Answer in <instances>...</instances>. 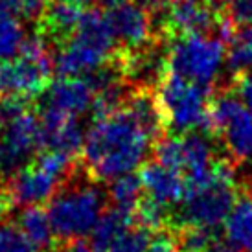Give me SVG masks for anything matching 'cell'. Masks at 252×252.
Listing matches in <instances>:
<instances>
[{
	"instance_id": "2e32d148",
	"label": "cell",
	"mask_w": 252,
	"mask_h": 252,
	"mask_svg": "<svg viewBox=\"0 0 252 252\" xmlns=\"http://www.w3.org/2000/svg\"><path fill=\"white\" fill-rule=\"evenodd\" d=\"M39 120H41L44 151H56L68 158L79 153V149L85 144V136H87L79 124V118L41 111Z\"/></svg>"
},
{
	"instance_id": "30bf717a",
	"label": "cell",
	"mask_w": 252,
	"mask_h": 252,
	"mask_svg": "<svg viewBox=\"0 0 252 252\" xmlns=\"http://www.w3.org/2000/svg\"><path fill=\"white\" fill-rule=\"evenodd\" d=\"M210 131L238 162H252V109L234 91L221 92L212 99Z\"/></svg>"
},
{
	"instance_id": "ac0fdd59",
	"label": "cell",
	"mask_w": 252,
	"mask_h": 252,
	"mask_svg": "<svg viewBox=\"0 0 252 252\" xmlns=\"http://www.w3.org/2000/svg\"><path fill=\"white\" fill-rule=\"evenodd\" d=\"M224 236L241 252H252V193L238 197L224 221Z\"/></svg>"
},
{
	"instance_id": "484cf974",
	"label": "cell",
	"mask_w": 252,
	"mask_h": 252,
	"mask_svg": "<svg viewBox=\"0 0 252 252\" xmlns=\"http://www.w3.org/2000/svg\"><path fill=\"white\" fill-rule=\"evenodd\" d=\"M24 103L26 101H21V99H0V134L11 120H15L19 114L26 111Z\"/></svg>"
},
{
	"instance_id": "52a82bcc",
	"label": "cell",
	"mask_w": 252,
	"mask_h": 252,
	"mask_svg": "<svg viewBox=\"0 0 252 252\" xmlns=\"http://www.w3.org/2000/svg\"><path fill=\"white\" fill-rule=\"evenodd\" d=\"M155 98L164 127L171 134L210 131V89L164 74L158 81Z\"/></svg>"
},
{
	"instance_id": "3957f363",
	"label": "cell",
	"mask_w": 252,
	"mask_h": 252,
	"mask_svg": "<svg viewBox=\"0 0 252 252\" xmlns=\"http://www.w3.org/2000/svg\"><path fill=\"white\" fill-rule=\"evenodd\" d=\"M116 39L105 13L99 9L83 11L76 32L59 44L52 59L54 70L63 77L89 76L96 68L116 59Z\"/></svg>"
},
{
	"instance_id": "8fae6325",
	"label": "cell",
	"mask_w": 252,
	"mask_h": 252,
	"mask_svg": "<svg viewBox=\"0 0 252 252\" xmlns=\"http://www.w3.org/2000/svg\"><path fill=\"white\" fill-rule=\"evenodd\" d=\"M105 19L124 56L138 54L151 46L155 19L138 0H103Z\"/></svg>"
},
{
	"instance_id": "d6986e66",
	"label": "cell",
	"mask_w": 252,
	"mask_h": 252,
	"mask_svg": "<svg viewBox=\"0 0 252 252\" xmlns=\"http://www.w3.org/2000/svg\"><path fill=\"white\" fill-rule=\"evenodd\" d=\"M136 223L138 221H134L133 214L116 208L107 210L91 234V243H89L91 252H109V249L118 241L120 236H124Z\"/></svg>"
},
{
	"instance_id": "7a4b0ae2",
	"label": "cell",
	"mask_w": 252,
	"mask_h": 252,
	"mask_svg": "<svg viewBox=\"0 0 252 252\" xmlns=\"http://www.w3.org/2000/svg\"><path fill=\"white\" fill-rule=\"evenodd\" d=\"M109 203L107 189L99 186V181L83 169H72L57 193L48 201V217L54 234L63 243L81 241L91 236L92 230L105 214Z\"/></svg>"
},
{
	"instance_id": "9c48e42d",
	"label": "cell",
	"mask_w": 252,
	"mask_h": 252,
	"mask_svg": "<svg viewBox=\"0 0 252 252\" xmlns=\"http://www.w3.org/2000/svg\"><path fill=\"white\" fill-rule=\"evenodd\" d=\"M72 169L74 166L68 157L56 151H42L7 181V189L15 204L41 206L56 195Z\"/></svg>"
},
{
	"instance_id": "4316f807",
	"label": "cell",
	"mask_w": 252,
	"mask_h": 252,
	"mask_svg": "<svg viewBox=\"0 0 252 252\" xmlns=\"http://www.w3.org/2000/svg\"><path fill=\"white\" fill-rule=\"evenodd\" d=\"M232 87H234L232 91L236 92V96H238L249 109H252V72L234 76Z\"/></svg>"
},
{
	"instance_id": "277c9868",
	"label": "cell",
	"mask_w": 252,
	"mask_h": 252,
	"mask_svg": "<svg viewBox=\"0 0 252 252\" xmlns=\"http://www.w3.org/2000/svg\"><path fill=\"white\" fill-rule=\"evenodd\" d=\"M238 197L234 166L230 160H224L219 171L206 184L189 189L186 193L184 203L173 216L169 230L177 232L191 226V228L216 232L217 226L226 221Z\"/></svg>"
},
{
	"instance_id": "cb8c5ba5",
	"label": "cell",
	"mask_w": 252,
	"mask_h": 252,
	"mask_svg": "<svg viewBox=\"0 0 252 252\" xmlns=\"http://www.w3.org/2000/svg\"><path fill=\"white\" fill-rule=\"evenodd\" d=\"M151 239H153L151 230L144 224L136 223L124 236H120L118 241L109 249V252H147Z\"/></svg>"
},
{
	"instance_id": "1f68e13d",
	"label": "cell",
	"mask_w": 252,
	"mask_h": 252,
	"mask_svg": "<svg viewBox=\"0 0 252 252\" xmlns=\"http://www.w3.org/2000/svg\"><path fill=\"white\" fill-rule=\"evenodd\" d=\"M64 2H72V4H77V6H83V4H91L94 0H64Z\"/></svg>"
},
{
	"instance_id": "44dd1931",
	"label": "cell",
	"mask_w": 252,
	"mask_h": 252,
	"mask_svg": "<svg viewBox=\"0 0 252 252\" xmlns=\"http://www.w3.org/2000/svg\"><path fill=\"white\" fill-rule=\"evenodd\" d=\"M107 195H109V203L112 204V208L134 216L144 199L140 175L129 173V175L111 181V186L107 188Z\"/></svg>"
},
{
	"instance_id": "f1b7e54d",
	"label": "cell",
	"mask_w": 252,
	"mask_h": 252,
	"mask_svg": "<svg viewBox=\"0 0 252 252\" xmlns=\"http://www.w3.org/2000/svg\"><path fill=\"white\" fill-rule=\"evenodd\" d=\"M13 206H15V201H13V197H11V193H9L7 186H2V184H0V223L6 219L7 214L11 212Z\"/></svg>"
},
{
	"instance_id": "5b68a950",
	"label": "cell",
	"mask_w": 252,
	"mask_h": 252,
	"mask_svg": "<svg viewBox=\"0 0 252 252\" xmlns=\"http://www.w3.org/2000/svg\"><path fill=\"white\" fill-rule=\"evenodd\" d=\"M226 61L223 37L212 33L177 35L164 54V74L212 89Z\"/></svg>"
},
{
	"instance_id": "83f0119b",
	"label": "cell",
	"mask_w": 252,
	"mask_h": 252,
	"mask_svg": "<svg viewBox=\"0 0 252 252\" xmlns=\"http://www.w3.org/2000/svg\"><path fill=\"white\" fill-rule=\"evenodd\" d=\"M230 13L232 19L241 26L252 24V0H232Z\"/></svg>"
},
{
	"instance_id": "8992f818",
	"label": "cell",
	"mask_w": 252,
	"mask_h": 252,
	"mask_svg": "<svg viewBox=\"0 0 252 252\" xmlns=\"http://www.w3.org/2000/svg\"><path fill=\"white\" fill-rule=\"evenodd\" d=\"M155 160L179 171L186 179L188 191L199 188L216 175L226 158L217 153L216 142L206 133L164 136L153 147Z\"/></svg>"
},
{
	"instance_id": "d4e9b609",
	"label": "cell",
	"mask_w": 252,
	"mask_h": 252,
	"mask_svg": "<svg viewBox=\"0 0 252 252\" xmlns=\"http://www.w3.org/2000/svg\"><path fill=\"white\" fill-rule=\"evenodd\" d=\"M0 252H37V249L15 221L13 223L2 221L0 223Z\"/></svg>"
},
{
	"instance_id": "4dcf8cb0",
	"label": "cell",
	"mask_w": 252,
	"mask_h": 252,
	"mask_svg": "<svg viewBox=\"0 0 252 252\" xmlns=\"http://www.w3.org/2000/svg\"><path fill=\"white\" fill-rule=\"evenodd\" d=\"M203 252H241L230 243H221V241H214L210 247H206Z\"/></svg>"
},
{
	"instance_id": "6da1fadb",
	"label": "cell",
	"mask_w": 252,
	"mask_h": 252,
	"mask_svg": "<svg viewBox=\"0 0 252 252\" xmlns=\"http://www.w3.org/2000/svg\"><path fill=\"white\" fill-rule=\"evenodd\" d=\"M155 138L126 107L96 120L85 136V169L96 181H114L146 164Z\"/></svg>"
},
{
	"instance_id": "4fadbf2b",
	"label": "cell",
	"mask_w": 252,
	"mask_h": 252,
	"mask_svg": "<svg viewBox=\"0 0 252 252\" xmlns=\"http://www.w3.org/2000/svg\"><path fill=\"white\" fill-rule=\"evenodd\" d=\"M160 9L164 26L175 37L189 33L232 35L208 0H166Z\"/></svg>"
},
{
	"instance_id": "603a6c76",
	"label": "cell",
	"mask_w": 252,
	"mask_h": 252,
	"mask_svg": "<svg viewBox=\"0 0 252 252\" xmlns=\"http://www.w3.org/2000/svg\"><path fill=\"white\" fill-rule=\"evenodd\" d=\"M24 39L26 37H24L17 15H13L4 6H0V61H6L17 56Z\"/></svg>"
},
{
	"instance_id": "d6a6232c",
	"label": "cell",
	"mask_w": 252,
	"mask_h": 252,
	"mask_svg": "<svg viewBox=\"0 0 252 252\" xmlns=\"http://www.w3.org/2000/svg\"><path fill=\"white\" fill-rule=\"evenodd\" d=\"M217 2H223V4H230L232 0H217Z\"/></svg>"
},
{
	"instance_id": "7c38bea8",
	"label": "cell",
	"mask_w": 252,
	"mask_h": 252,
	"mask_svg": "<svg viewBox=\"0 0 252 252\" xmlns=\"http://www.w3.org/2000/svg\"><path fill=\"white\" fill-rule=\"evenodd\" d=\"M41 149L44 151L41 120L28 111L11 120L0 134V160L9 179L21 168L28 166Z\"/></svg>"
},
{
	"instance_id": "f546056e",
	"label": "cell",
	"mask_w": 252,
	"mask_h": 252,
	"mask_svg": "<svg viewBox=\"0 0 252 252\" xmlns=\"http://www.w3.org/2000/svg\"><path fill=\"white\" fill-rule=\"evenodd\" d=\"M52 252H91V249L81 241H68L61 247H56Z\"/></svg>"
},
{
	"instance_id": "ffe728a7",
	"label": "cell",
	"mask_w": 252,
	"mask_h": 252,
	"mask_svg": "<svg viewBox=\"0 0 252 252\" xmlns=\"http://www.w3.org/2000/svg\"><path fill=\"white\" fill-rule=\"evenodd\" d=\"M15 223L21 226V230L35 245L37 251L52 252L56 249V234L50 223L48 212L42 210L41 206H24Z\"/></svg>"
},
{
	"instance_id": "7402d4cb",
	"label": "cell",
	"mask_w": 252,
	"mask_h": 252,
	"mask_svg": "<svg viewBox=\"0 0 252 252\" xmlns=\"http://www.w3.org/2000/svg\"><path fill=\"white\" fill-rule=\"evenodd\" d=\"M226 64L234 76L252 72V24L241 28L230 35L226 48Z\"/></svg>"
},
{
	"instance_id": "9a60e30c",
	"label": "cell",
	"mask_w": 252,
	"mask_h": 252,
	"mask_svg": "<svg viewBox=\"0 0 252 252\" xmlns=\"http://www.w3.org/2000/svg\"><path fill=\"white\" fill-rule=\"evenodd\" d=\"M94 91L85 77H61L46 87L41 96V111L79 118L92 109Z\"/></svg>"
},
{
	"instance_id": "5bb4252c",
	"label": "cell",
	"mask_w": 252,
	"mask_h": 252,
	"mask_svg": "<svg viewBox=\"0 0 252 252\" xmlns=\"http://www.w3.org/2000/svg\"><path fill=\"white\" fill-rule=\"evenodd\" d=\"M140 181L144 188V197L168 212L173 223V216L181 208L188 193L186 179L179 171L164 166L160 162L149 160L140 168Z\"/></svg>"
},
{
	"instance_id": "e0dca14e",
	"label": "cell",
	"mask_w": 252,
	"mask_h": 252,
	"mask_svg": "<svg viewBox=\"0 0 252 252\" xmlns=\"http://www.w3.org/2000/svg\"><path fill=\"white\" fill-rule=\"evenodd\" d=\"M81 15H83L81 6L57 0L54 4L46 6L44 13L41 15L42 30L52 41H57L61 44L66 39H70V35L76 32L77 24L81 21Z\"/></svg>"
},
{
	"instance_id": "ba28073f",
	"label": "cell",
	"mask_w": 252,
	"mask_h": 252,
	"mask_svg": "<svg viewBox=\"0 0 252 252\" xmlns=\"http://www.w3.org/2000/svg\"><path fill=\"white\" fill-rule=\"evenodd\" d=\"M54 70L42 35L26 37L19 54L0 61V99H28L46 91Z\"/></svg>"
}]
</instances>
